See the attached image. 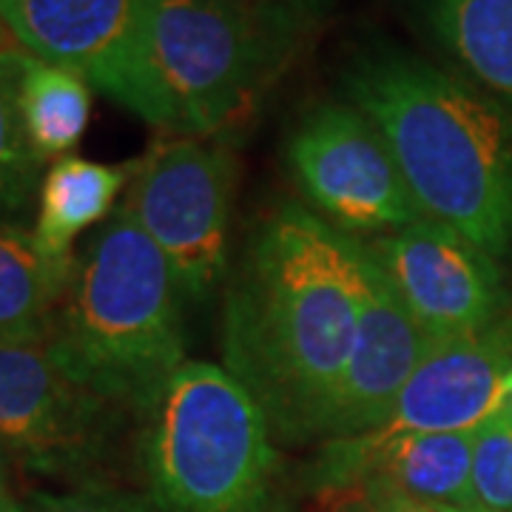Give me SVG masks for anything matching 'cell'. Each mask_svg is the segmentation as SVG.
<instances>
[{
    "instance_id": "e0dca14e",
    "label": "cell",
    "mask_w": 512,
    "mask_h": 512,
    "mask_svg": "<svg viewBox=\"0 0 512 512\" xmlns=\"http://www.w3.org/2000/svg\"><path fill=\"white\" fill-rule=\"evenodd\" d=\"M20 49L0 23V217L23 211L40 188L43 160L26 137L18 109Z\"/></svg>"
},
{
    "instance_id": "4fadbf2b",
    "label": "cell",
    "mask_w": 512,
    "mask_h": 512,
    "mask_svg": "<svg viewBox=\"0 0 512 512\" xmlns=\"http://www.w3.org/2000/svg\"><path fill=\"white\" fill-rule=\"evenodd\" d=\"M450 69L512 111V0H413Z\"/></svg>"
},
{
    "instance_id": "44dd1931",
    "label": "cell",
    "mask_w": 512,
    "mask_h": 512,
    "mask_svg": "<svg viewBox=\"0 0 512 512\" xmlns=\"http://www.w3.org/2000/svg\"><path fill=\"white\" fill-rule=\"evenodd\" d=\"M0 512H29V510H23V507H18V504H15V501L9 498L6 504H0Z\"/></svg>"
},
{
    "instance_id": "ffe728a7",
    "label": "cell",
    "mask_w": 512,
    "mask_h": 512,
    "mask_svg": "<svg viewBox=\"0 0 512 512\" xmlns=\"http://www.w3.org/2000/svg\"><path fill=\"white\" fill-rule=\"evenodd\" d=\"M333 512H444V507L421 504V501H410V498H379V501L342 504V507H333Z\"/></svg>"
},
{
    "instance_id": "277c9868",
    "label": "cell",
    "mask_w": 512,
    "mask_h": 512,
    "mask_svg": "<svg viewBox=\"0 0 512 512\" xmlns=\"http://www.w3.org/2000/svg\"><path fill=\"white\" fill-rule=\"evenodd\" d=\"M157 512H285L271 421L220 365L185 362L143 419Z\"/></svg>"
},
{
    "instance_id": "2e32d148",
    "label": "cell",
    "mask_w": 512,
    "mask_h": 512,
    "mask_svg": "<svg viewBox=\"0 0 512 512\" xmlns=\"http://www.w3.org/2000/svg\"><path fill=\"white\" fill-rule=\"evenodd\" d=\"M18 109L35 154L69 157L92 117V86L80 74L60 69L23 49L18 66Z\"/></svg>"
},
{
    "instance_id": "7402d4cb",
    "label": "cell",
    "mask_w": 512,
    "mask_h": 512,
    "mask_svg": "<svg viewBox=\"0 0 512 512\" xmlns=\"http://www.w3.org/2000/svg\"><path fill=\"white\" fill-rule=\"evenodd\" d=\"M504 390H507V402L512 404V373L507 376V382H504Z\"/></svg>"
},
{
    "instance_id": "cb8c5ba5",
    "label": "cell",
    "mask_w": 512,
    "mask_h": 512,
    "mask_svg": "<svg viewBox=\"0 0 512 512\" xmlns=\"http://www.w3.org/2000/svg\"><path fill=\"white\" fill-rule=\"evenodd\" d=\"M444 512H478V510H456V507H444Z\"/></svg>"
},
{
    "instance_id": "603a6c76",
    "label": "cell",
    "mask_w": 512,
    "mask_h": 512,
    "mask_svg": "<svg viewBox=\"0 0 512 512\" xmlns=\"http://www.w3.org/2000/svg\"><path fill=\"white\" fill-rule=\"evenodd\" d=\"M9 501V495H6V487H3V476H0V504H6Z\"/></svg>"
},
{
    "instance_id": "52a82bcc",
    "label": "cell",
    "mask_w": 512,
    "mask_h": 512,
    "mask_svg": "<svg viewBox=\"0 0 512 512\" xmlns=\"http://www.w3.org/2000/svg\"><path fill=\"white\" fill-rule=\"evenodd\" d=\"M285 157L308 208L350 237H379L421 220L382 131L348 100L305 111Z\"/></svg>"
},
{
    "instance_id": "d6986e66",
    "label": "cell",
    "mask_w": 512,
    "mask_h": 512,
    "mask_svg": "<svg viewBox=\"0 0 512 512\" xmlns=\"http://www.w3.org/2000/svg\"><path fill=\"white\" fill-rule=\"evenodd\" d=\"M29 512H157L154 498L114 484H83L66 493H32Z\"/></svg>"
},
{
    "instance_id": "8992f818",
    "label": "cell",
    "mask_w": 512,
    "mask_h": 512,
    "mask_svg": "<svg viewBox=\"0 0 512 512\" xmlns=\"http://www.w3.org/2000/svg\"><path fill=\"white\" fill-rule=\"evenodd\" d=\"M237 157L225 140L168 134L131 165L126 211L171 265L185 302L202 305L228 271Z\"/></svg>"
},
{
    "instance_id": "8fae6325",
    "label": "cell",
    "mask_w": 512,
    "mask_h": 512,
    "mask_svg": "<svg viewBox=\"0 0 512 512\" xmlns=\"http://www.w3.org/2000/svg\"><path fill=\"white\" fill-rule=\"evenodd\" d=\"M512 311L493 325L433 342L379 433H470L507 404ZM376 433V430H373Z\"/></svg>"
},
{
    "instance_id": "9a60e30c",
    "label": "cell",
    "mask_w": 512,
    "mask_h": 512,
    "mask_svg": "<svg viewBox=\"0 0 512 512\" xmlns=\"http://www.w3.org/2000/svg\"><path fill=\"white\" fill-rule=\"evenodd\" d=\"M72 271L40 248L35 231L0 217V339L46 342Z\"/></svg>"
},
{
    "instance_id": "5bb4252c",
    "label": "cell",
    "mask_w": 512,
    "mask_h": 512,
    "mask_svg": "<svg viewBox=\"0 0 512 512\" xmlns=\"http://www.w3.org/2000/svg\"><path fill=\"white\" fill-rule=\"evenodd\" d=\"M131 183V165L92 163L60 157L49 165L37 188L35 239L60 265H74V239L106 220Z\"/></svg>"
},
{
    "instance_id": "6da1fadb",
    "label": "cell",
    "mask_w": 512,
    "mask_h": 512,
    "mask_svg": "<svg viewBox=\"0 0 512 512\" xmlns=\"http://www.w3.org/2000/svg\"><path fill=\"white\" fill-rule=\"evenodd\" d=\"M362 242L302 202L268 211L245 242L222 316V362L276 441H322L365 305Z\"/></svg>"
},
{
    "instance_id": "d4e9b609",
    "label": "cell",
    "mask_w": 512,
    "mask_h": 512,
    "mask_svg": "<svg viewBox=\"0 0 512 512\" xmlns=\"http://www.w3.org/2000/svg\"><path fill=\"white\" fill-rule=\"evenodd\" d=\"M308 3H322V0H308Z\"/></svg>"
},
{
    "instance_id": "9c48e42d",
    "label": "cell",
    "mask_w": 512,
    "mask_h": 512,
    "mask_svg": "<svg viewBox=\"0 0 512 512\" xmlns=\"http://www.w3.org/2000/svg\"><path fill=\"white\" fill-rule=\"evenodd\" d=\"M123 416V407L80 382L46 342L0 339V447L26 467H92Z\"/></svg>"
},
{
    "instance_id": "7a4b0ae2",
    "label": "cell",
    "mask_w": 512,
    "mask_h": 512,
    "mask_svg": "<svg viewBox=\"0 0 512 512\" xmlns=\"http://www.w3.org/2000/svg\"><path fill=\"white\" fill-rule=\"evenodd\" d=\"M342 100L390 146L421 217L495 262L512 259V111L467 77L396 43H367L342 69Z\"/></svg>"
},
{
    "instance_id": "7c38bea8",
    "label": "cell",
    "mask_w": 512,
    "mask_h": 512,
    "mask_svg": "<svg viewBox=\"0 0 512 512\" xmlns=\"http://www.w3.org/2000/svg\"><path fill=\"white\" fill-rule=\"evenodd\" d=\"M365 251V248H362ZM367 291L356 342L330 399L322 444L356 439L387 424L404 384L416 373L433 339L419 328L387 282V276L365 254Z\"/></svg>"
},
{
    "instance_id": "ac0fdd59",
    "label": "cell",
    "mask_w": 512,
    "mask_h": 512,
    "mask_svg": "<svg viewBox=\"0 0 512 512\" xmlns=\"http://www.w3.org/2000/svg\"><path fill=\"white\" fill-rule=\"evenodd\" d=\"M473 510L512 512V404L495 410L473 441Z\"/></svg>"
},
{
    "instance_id": "5b68a950",
    "label": "cell",
    "mask_w": 512,
    "mask_h": 512,
    "mask_svg": "<svg viewBox=\"0 0 512 512\" xmlns=\"http://www.w3.org/2000/svg\"><path fill=\"white\" fill-rule=\"evenodd\" d=\"M282 0H148V46L168 134L225 140L251 123L299 43Z\"/></svg>"
},
{
    "instance_id": "3957f363",
    "label": "cell",
    "mask_w": 512,
    "mask_h": 512,
    "mask_svg": "<svg viewBox=\"0 0 512 512\" xmlns=\"http://www.w3.org/2000/svg\"><path fill=\"white\" fill-rule=\"evenodd\" d=\"M183 305L160 248L117 211L74 259L46 345L80 382L146 419L188 362Z\"/></svg>"
},
{
    "instance_id": "30bf717a",
    "label": "cell",
    "mask_w": 512,
    "mask_h": 512,
    "mask_svg": "<svg viewBox=\"0 0 512 512\" xmlns=\"http://www.w3.org/2000/svg\"><path fill=\"white\" fill-rule=\"evenodd\" d=\"M359 242L433 342L487 328L512 311L501 265L447 225L421 217Z\"/></svg>"
},
{
    "instance_id": "ba28073f",
    "label": "cell",
    "mask_w": 512,
    "mask_h": 512,
    "mask_svg": "<svg viewBox=\"0 0 512 512\" xmlns=\"http://www.w3.org/2000/svg\"><path fill=\"white\" fill-rule=\"evenodd\" d=\"M0 23L29 55L80 74L168 134L148 46V0H0Z\"/></svg>"
}]
</instances>
